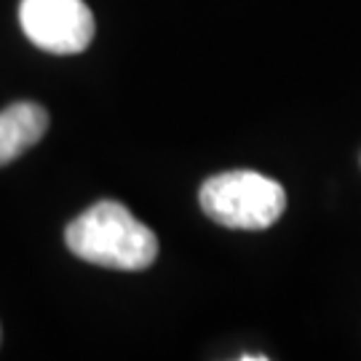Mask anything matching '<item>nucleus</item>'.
<instances>
[{"mask_svg": "<svg viewBox=\"0 0 361 361\" xmlns=\"http://www.w3.org/2000/svg\"><path fill=\"white\" fill-rule=\"evenodd\" d=\"M65 244L83 262L113 271H145L158 257L155 233L118 201H99L78 214Z\"/></svg>", "mask_w": 361, "mask_h": 361, "instance_id": "1", "label": "nucleus"}, {"mask_svg": "<svg viewBox=\"0 0 361 361\" xmlns=\"http://www.w3.org/2000/svg\"><path fill=\"white\" fill-rule=\"evenodd\" d=\"M198 201L212 222L233 231H265L286 209V193L279 182L241 169L209 177Z\"/></svg>", "mask_w": 361, "mask_h": 361, "instance_id": "2", "label": "nucleus"}, {"mask_svg": "<svg viewBox=\"0 0 361 361\" xmlns=\"http://www.w3.org/2000/svg\"><path fill=\"white\" fill-rule=\"evenodd\" d=\"M19 25L38 49L80 54L94 38V13L83 0H22Z\"/></svg>", "mask_w": 361, "mask_h": 361, "instance_id": "3", "label": "nucleus"}, {"mask_svg": "<svg viewBox=\"0 0 361 361\" xmlns=\"http://www.w3.org/2000/svg\"><path fill=\"white\" fill-rule=\"evenodd\" d=\"M49 113L38 102H13L0 110V166L16 161L43 140Z\"/></svg>", "mask_w": 361, "mask_h": 361, "instance_id": "4", "label": "nucleus"}, {"mask_svg": "<svg viewBox=\"0 0 361 361\" xmlns=\"http://www.w3.org/2000/svg\"><path fill=\"white\" fill-rule=\"evenodd\" d=\"M0 337H3V332H0Z\"/></svg>", "mask_w": 361, "mask_h": 361, "instance_id": "5", "label": "nucleus"}]
</instances>
